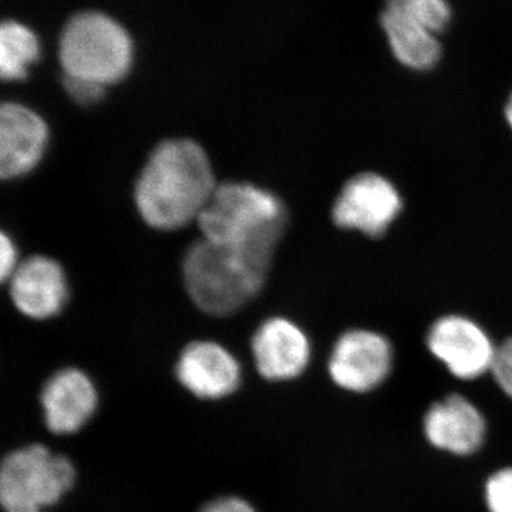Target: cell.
I'll return each instance as SVG.
<instances>
[{
    "instance_id": "6da1fadb",
    "label": "cell",
    "mask_w": 512,
    "mask_h": 512,
    "mask_svg": "<svg viewBox=\"0 0 512 512\" xmlns=\"http://www.w3.org/2000/svg\"><path fill=\"white\" fill-rule=\"evenodd\" d=\"M217 190L210 158L195 141L167 140L156 147L136 184L141 218L160 231L198 220Z\"/></svg>"
},
{
    "instance_id": "7a4b0ae2",
    "label": "cell",
    "mask_w": 512,
    "mask_h": 512,
    "mask_svg": "<svg viewBox=\"0 0 512 512\" xmlns=\"http://www.w3.org/2000/svg\"><path fill=\"white\" fill-rule=\"evenodd\" d=\"M204 239L271 264L288 221L284 202L255 185H218L198 218Z\"/></svg>"
},
{
    "instance_id": "3957f363",
    "label": "cell",
    "mask_w": 512,
    "mask_h": 512,
    "mask_svg": "<svg viewBox=\"0 0 512 512\" xmlns=\"http://www.w3.org/2000/svg\"><path fill=\"white\" fill-rule=\"evenodd\" d=\"M269 266L254 256L202 239L185 255V288L201 311L231 315L261 291Z\"/></svg>"
},
{
    "instance_id": "277c9868",
    "label": "cell",
    "mask_w": 512,
    "mask_h": 512,
    "mask_svg": "<svg viewBox=\"0 0 512 512\" xmlns=\"http://www.w3.org/2000/svg\"><path fill=\"white\" fill-rule=\"evenodd\" d=\"M64 76L109 86L123 80L133 62L126 30L101 13L74 16L60 39Z\"/></svg>"
},
{
    "instance_id": "5b68a950",
    "label": "cell",
    "mask_w": 512,
    "mask_h": 512,
    "mask_svg": "<svg viewBox=\"0 0 512 512\" xmlns=\"http://www.w3.org/2000/svg\"><path fill=\"white\" fill-rule=\"evenodd\" d=\"M76 470L69 458L32 444L12 451L0 468V503L6 512H43L72 490Z\"/></svg>"
},
{
    "instance_id": "8992f818",
    "label": "cell",
    "mask_w": 512,
    "mask_h": 512,
    "mask_svg": "<svg viewBox=\"0 0 512 512\" xmlns=\"http://www.w3.org/2000/svg\"><path fill=\"white\" fill-rule=\"evenodd\" d=\"M426 348L448 375L470 383L491 376L498 343L478 320L446 313L427 329Z\"/></svg>"
},
{
    "instance_id": "52a82bcc",
    "label": "cell",
    "mask_w": 512,
    "mask_h": 512,
    "mask_svg": "<svg viewBox=\"0 0 512 512\" xmlns=\"http://www.w3.org/2000/svg\"><path fill=\"white\" fill-rule=\"evenodd\" d=\"M396 352L379 330L352 328L340 333L328 360V375L342 392L365 396L392 376Z\"/></svg>"
},
{
    "instance_id": "ba28073f",
    "label": "cell",
    "mask_w": 512,
    "mask_h": 512,
    "mask_svg": "<svg viewBox=\"0 0 512 512\" xmlns=\"http://www.w3.org/2000/svg\"><path fill=\"white\" fill-rule=\"evenodd\" d=\"M404 210L399 187L386 175L362 171L350 177L333 201L332 221L339 229L382 238Z\"/></svg>"
},
{
    "instance_id": "9c48e42d",
    "label": "cell",
    "mask_w": 512,
    "mask_h": 512,
    "mask_svg": "<svg viewBox=\"0 0 512 512\" xmlns=\"http://www.w3.org/2000/svg\"><path fill=\"white\" fill-rule=\"evenodd\" d=\"M421 430L434 450L453 457H473L487 443L488 420L470 397L450 393L430 404Z\"/></svg>"
},
{
    "instance_id": "30bf717a",
    "label": "cell",
    "mask_w": 512,
    "mask_h": 512,
    "mask_svg": "<svg viewBox=\"0 0 512 512\" xmlns=\"http://www.w3.org/2000/svg\"><path fill=\"white\" fill-rule=\"evenodd\" d=\"M259 375L269 382L298 379L311 363L312 345L301 326L291 319L265 320L252 339Z\"/></svg>"
},
{
    "instance_id": "8fae6325",
    "label": "cell",
    "mask_w": 512,
    "mask_h": 512,
    "mask_svg": "<svg viewBox=\"0 0 512 512\" xmlns=\"http://www.w3.org/2000/svg\"><path fill=\"white\" fill-rule=\"evenodd\" d=\"M49 130L39 114L18 103L0 110V174L5 180L35 170L45 156Z\"/></svg>"
},
{
    "instance_id": "7c38bea8",
    "label": "cell",
    "mask_w": 512,
    "mask_h": 512,
    "mask_svg": "<svg viewBox=\"0 0 512 512\" xmlns=\"http://www.w3.org/2000/svg\"><path fill=\"white\" fill-rule=\"evenodd\" d=\"M175 375L200 399H224L238 389L241 366L227 349L214 342H194L181 353Z\"/></svg>"
},
{
    "instance_id": "4fadbf2b",
    "label": "cell",
    "mask_w": 512,
    "mask_h": 512,
    "mask_svg": "<svg viewBox=\"0 0 512 512\" xmlns=\"http://www.w3.org/2000/svg\"><path fill=\"white\" fill-rule=\"evenodd\" d=\"M40 403L47 429L55 434H73L92 419L99 396L86 373L63 369L47 380Z\"/></svg>"
},
{
    "instance_id": "5bb4252c",
    "label": "cell",
    "mask_w": 512,
    "mask_h": 512,
    "mask_svg": "<svg viewBox=\"0 0 512 512\" xmlns=\"http://www.w3.org/2000/svg\"><path fill=\"white\" fill-rule=\"evenodd\" d=\"M16 308L32 319H49L62 311L69 298L62 266L46 256H33L10 278Z\"/></svg>"
},
{
    "instance_id": "9a60e30c",
    "label": "cell",
    "mask_w": 512,
    "mask_h": 512,
    "mask_svg": "<svg viewBox=\"0 0 512 512\" xmlns=\"http://www.w3.org/2000/svg\"><path fill=\"white\" fill-rule=\"evenodd\" d=\"M380 26L394 59L406 69L430 72L440 63L443 47L439 35L426 26L389 6L380 13Z\"/></svg>"
},
{
    "instance_id": "2e32d148",
    "label": "cell",
    "mask_w": 512,
    "mask_h": 512,
    "mask_svg": "<svg viewBox=\"0 0 512 512\" xmlns=\"http://www.w3.org/2000/svg\"><path fill=\"white\" fill-rule=\"evenodd\" d=\"M40 47L32 30L18 22H5L0 29V74L3 80H23L39 59Z\"/></svg>"
},
{
    "instance_id": "e0dca14e",
    "label": "cell",
    "mask_w": 512,
    "mask_h": 512,
    "mask_svg": "<svg viewBox=\"0 0 512 512\" xmlns=\"http://www.w3.org/2000/svg\"><path fill=\"white\" fill-rule=\"evenodd\" d=\"M440 35L450 25L453 10L448 0H386V5Z\"/></svg>"
},
{
    "instance_id": "ac0fdd59",
    "label": "cell",
    "mask_w": 512,
    "mask_h": 512,
    "mask_svg": "<svg viewBox=\"0 0 512 512\" xmlns=\"http://www.w3.org/2000/svg\"><path fill=\"white\" fill-rule=\"evenodd\" d=\"M483 503L487 512H512V466L497 468L485 478Z\"/></svg>"
},
{
    "instance_id": "d6986e66",
    "label": "cell",
    "mask_w": 512,
    "mask_h": 512,
    "mask_svg": "<svg viewBox=\"0 0 512 512\" xmlns=\"http://www.w3.org/2000/svg\"><path fill=\"white\" fill-rule=\"evenodd\" d=\"M491 377L498 390L512 400V335L498 343Z\"/></svg>"
},
{
    "instance_id": "ffe728a7",
    "label": "cell",
    "mask_w": 512,
    "mask_h": 512,
    "mask_svg": "<svg viewBox=\"0 0 512 512\" xmlns=\"http://www.w3.org/2000/svg\"><path fill=\"white\" fill-rule=\"evenodd\" d=\"M64 89L67 94L76 103L89 106V104L99 103L104 96L106 87L101 84L87 82V80L77 79V77L63 76Z\"/></svg>"
},
{
    "instance_id": "44dd1931",
    "label": "cell",
    "mask_w": 512,
    "mask_h": 512,
    "mask_svg": "<svg viewBox=\"0 0 512 512\" xmlns=\"http://www.w3.org/2000/svg\"><path fill=\"white\" fill-rule=\"evenodd\" d=\"M18 268V249L8 235L2 234L0 237V276H2V281L12 278Z\"/></svg>"
},
{
    "instance_id": "7402d4cb",
    "label": "cell",
    "mask_w": 512,
    "mask_h": 512,
    "mask_svg": "<svg viewBox=\"0 0 512 512\" xmlns=\"http://www.w3.org/2000/svg\"><path fill=\"white\" fill-rule=\"evenodd\" d=\"M200 512H256L247 501L238 497H222L211 501Z\"/></svg>"
},
{
    "instance_id": "603a6c76",
    "label": "cell",
    "mask_w": 512,
    "mask_h": 512,
    "mask_svg": "<svg viewBox=\"0 0 512 512\" xmlns=\"http://www.w3.org/2000/svg\"><path fill=\"white\" fill-rule=\"evenodd\" d=\"M504 120L505 123H507L508 128L512 131V92L510 93V96H508L507 101H505Z\"/></svg>"
}]
</instances>
